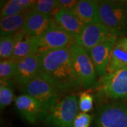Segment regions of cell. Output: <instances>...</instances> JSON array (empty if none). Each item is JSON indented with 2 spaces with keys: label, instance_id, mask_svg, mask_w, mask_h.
I'll return each instance as SVG.
<instances>
[{
  "label": "cell",
  "instance_id": "cell-1",
  "mask_svg": "<svg viewBox=\"0 0 127 127\" xmlns=\"http://www.w3.org/2000/svg\"><path fill=\"white\" fill-rule=\"evenodd\" d=\"M38 55L40 76L57 93H71L83 88L73 66L68 47L41 52Z\"/></svg>",
  "mask_w": 127,
  "mask_h": 127
},
{
  "label": "cell",
  "instance_id": "cell-2",
  "mask_svg": "<svg viewBox=\"0 0 127 127\" xmlns=\"http://www.w3.org/2000/svg\"><path fill=\"white\" fill-rule=\"evenodd\" d=\"M101 23L118 37L127 35V1H97Z\"/></svg>",
  "mask_w": 127,
  "mask_h": 127
},
{
  "label": "cell",
  "instance_id": "cell-3",
  "mask_svg": "<svg viewBox=\"0 0 127 127\" xmlns=\"http://www.w3.org/2000/svg\"><path fill=\"white\" fill-rule=\"evenodd\" d=\"M78 100L76 95H70L58 101L45 117L47 127H73L79 108Z\"/></svg>",
  "mask_w": 127,
  "mask_h": 127
},
{
  "label": "cell",
  "instance_id": "cell-4",
  "mask_svg": "<svg viewBox=\"0 0 127 127\" xmlns=\"http://www.w3.org/2000/svg\"><path fill=\"white\" fill-rule=\"evenodd\" d=\"M73 66L81 82L82 87L89 89L97 84V73L93 63L88 52L75 42L68 47Z\"/></svg>",
  "mask_w": 127,
  "mask_h": 127
},
{
  "label": "cell",
  "instance_id": "cell-5",
  "mask_svg": "<svg viewBox=\"0 0 127 127\" xmlns=\"http://www.w3.org/2000/svg\"><path fill=\"white\" fill-rule=\"evenodd\" d=\"M97 94L107 98H127V67L107 73L100 78L96 86Z\"/></svg>",
  "mask_w": 127,
  "mask_h": 127
},
{
  "label": "cell",
  "instance_id": "cell-6",
  "mask_svg": "<svg viewBox=\"0 0 127 127\" xmlns=\"http://www.w3.org/2000/svg\"><path fill=\"white\" fill-rule=\"evenodd\" d=\"M93 127H127V105L120 102L104 103L95 114Z\"/></svg>",
  "mask_w": 127,
  "mask_h": 127
},
{
  "label": "cell",
  "instance_id": "cell-7",
  "mask_svg": "<svg viewBox=\"0 0 127 127\" xmlns=\"http://www.w3.org/2000/svg\"><path fill=\"white\" fill-rule=\"evenodd\" d=\"M24 94L28 95L39 103L47 114L58 100V93L50 83L38 76L22 88Z\"/></svg>",
  "mask_w": 127,
  "mask_h": 127
},
{
  "label": "cell",
  "instance_id": "cell-8",
  "mask_svg": "<svg viewBox=\"0 0 127 127\" xmlns=\"http://www.w3.org/2000/svg\"><path fill=\"white\" fill-rule=\"evenodd\" d=\"M37 40L39 54L44 52L68 47L75 42L76 37L59 27L53 21L51 27L41 36L37 37Z\"/></svg>",
  "mask_w": 127,
  "mask_h": 127
},
{
  "label": "cell",
  "instance_id": "cell-9",
  "mask_svg": "<svg viewBox=\"0 0 127 127\" xmlns=\"http://www.w3.org/2000/svg\"><path fill=\"white\" fill-rule=\"evenodd\" d=\"M113 35H117L102 23L89 24L86 25L81 32L76 37L75 43L88 52L107 38Z\"/></svg>",
  "mask_w": 127,
  "mask_h": 127
},
{
  "label": "cell",
  "instance_id": "cell-10",
  "mask_svg": "<svg viewBox=\"0 0 127 127\" xmlns=\"http://www.w3.org/2000/svg\"><path fill=\"white\" fill-rule=\"evenodd\" d=\"M117 40V35L109 37L88 52L95 66L97 76L100 78L107 73L111 53Z\"/></svg>",
  "mask_w": 127,
  "mask_h": 127
},
{
  "label": "cell",
  "instance_id": "cell-11",
  "mask_svg": "<svg viewBox=\"0 0 127 127\" xmlns=\"http://www.w3.org/2000/svg\"><path fill=\"white\" fill-rule=\"evenodd\" d=\"M40 66L38 54L32 55L17 62L14 83L23 88L33 78L40 76Z\"/></svg>",
  "mask_w": 127,
  "mask_h": 127
},
{
  "label": "cell",
  "instance_id": "cell-12",
  "mask_svg": "<svg viewBox=\"0 0 127 127\" xmlns=\"http://www.w3.org/2000/svg\"><path fill=\"white\" fill-rule=\"evenodd\" d=\"M15 105L19 114L31 124H35L45 117L46 113L39 103L26 94L18 96L15 100Z\"/></svg>",
  "mask_w": 127,
  "mask_h": 127
},
{
  "label": "cell",
  "instance_id": "cell-13",
  "mask_svg": "<svg viewBox=\"0 0 127 127\" xmlns=\"http://www.w3.org/2000/svg\"><path fill=\"white\" fill-rule=\"evenodd\" d=\"M52 18L45 14L31 10L28 14L23 31L29 36H41L52 25Z\"/></svg>",
  "mask_w": 127,
  "mask_h": 127
},
{
  "label": "cell",
  "instance_id": "cell-14",
  "mask_svg": "<svg viewBox=\"0 0 127 127\" xmlns=\"http://www.w3.org/2000/svg\"><path fill=\"white\" fill-rule=\"evenodd\" d=\"M85 25L102 23L100 17L97 1L81 0L71 11Z\"/></svg>",
  "mask_w": 127,
  "mask_h": 127
},
{
  "label": "cell",
  "instance_id": "cell-15",
  "mask_svg": "<svg viewBox=\"0 0 127 127\" xmlns=\"http://www.w3.org/2000/svg\"><path fill=\"white\" fill-rule=\"evenodd\" d=\"M52 16V19L56 25L75 37L81 32L86 26L84 23L69 11L57 10Z\"/></svg>",
  "mask_w": 127,
  "mask_h": 127
},
{
  "label": "cell",
  "instance_id": "cell-16",
  "mask_svg": "<svg viewBox=\"0 0 127 127\" xmlns=\"http://www.w3.org/2000/svg\"><path fill=\"white\" fill-rule=\"evenodd\" d=\"M39 45L37 37L27 35L23 31L18 32V38L11 59L18 62L32 55L38 54Z\"/></svg>",
  "mask_w": 127,
  "mask_h": 127
},
{
  "label": "cell",
  "instance_id": "cell-17",
  "mask_svg": "<svg viewBox=\"0 0 127 127\" xmlns=\"http://www.w3.org/2000/svg\"><path fill=\"white\" fill-rule=\"evenodd\" d=\"M127 67V37L117 40L109 59L107 73H112Z\"/></svg>",
  "mask_w": 127,
  "mask_h": 127
},
{
  "label": "cell",
  "instance_id": "cell-18",
  "mask_svg": "<svg viewBox=\"0 0 127 127\" xmlns=\"http://www.w3.org/2000/svg\"><path fill=\"white\" fill-rule=\"evenodd\" d=\"M28 13L1 18L0 35L1 37L14 35L23 31L28 16Z\"/></svg>",
  "mask_w": 127,
  "mask_h": 127
},
{
  "label": "cell",
  "instance_id": "cell-19",
  "mask_svg": "<svg viewBox=\"0 0 127 127\" xmlns=\"http://www.w3.org/2000/svg\"><path fill=\"white\" fill-rule=\"evenodd\" d=\"M35 3L34 0H10L1 10V18L31 11Z\"/></svg>",
  "mask_w": 127,
  "mask_h": 127
},
{
  "label": "cell",
  "instance_id": "cell-20",
  "mask_svg": "<svg viewBox=\"0 0 127 127\" xmlns=\"http://www.w3.org/2000/svg\"><path fill=\"white\" fill-rule=\"evenodd\" d=\"M18 38V32L14 35L0 37V58L1 60L11 58Z\"/></svg>",
  "mask_w": 127,
  "mask_h": 127
},
{
  "label": "cell",
  "instance_id": "cell-21",
  "mask_svg": "<svg viewBox=\"0 0 127 127\" xmlns=\"http://www.w3.org/2000/svg\"><path fill=\"white\" fill-rule=\"evenodd\" d=\"M17 62L11 59L1 60L0 62V78L1 80L14 81L16 75Z\"/></svg>",
  "mask_w": 127,
  "mask_h": 127
},
{
  "label": "cell",
  "instance_id": "cell-22",
  "mask_svg": "<svg viewBox=\"0 0 127 127\" xmlns=\"http://www.w3.org/2000/svg\"><path fill=\"white\" fill-rule=\"evenodd\" d=\"M14 81L1 80L0 82V107L4 109L11 104L14 99L13 91Z\"/></svg>",
  "mask_w": 127,
  "mask_h": 127
},
{
  "label": "cell",
  "instance_id": "cell-23",
  "mask_svg": "<svg viewBox=\"0 0 127 127\" xmlns=\"http://www.w3.org/2000/svg\"><path fill=\"white\" fill-rule=\"evenodd\" d=\"M33 11L51 16L57 10V0H37L32 7Z\"/></svg>",
  "mask_w": 127,
  "mask_h": 127
},
{
  "label": "cell",
  "instance_id": "cell-24",
  "mask_svg": "<svg viewBox=\"0 0 127 127\" xmlns=\"http://www.w3.org/2000/svg\"><path fill=\"white\" fill-rule=\"evenodd\" d=\"M79 109L83 113H88L93 109V97L87 93H83L80 95L78 100Z\"/></svg>",
  "mask_w": 127,
  "mask_h": 127
},
{
  "label": "cell",
  "instance_id": "cell-25",
  "mask_svg": "<svg viewBox=\"0 0 127 127\" xmlns=\"http://www.w3.org/2000/svg\"><path fill=\"white\" fill-rule=\"evenodd\" d=\"M91 122H92V117L91 115L88 113L78 114L77 116L74 119L73 127H90Z\"/></svg>",
  "mask_w": 127,
  "mask_h": 127
},
{
  "label": "cell",
  "instance_id": "cell-26",
  "mask_svg": "<svg viewBox=\"0 0 127 127\" xmlns=\"http://www.w3.org/2000/svg\"><path fill=\"white\" fill-rule=\"evenodd\" d=\"M78 1L76 0H57V10L71 11Z\"/></svg>",
  "mask_w": 127,
  "mask_h": 127
}]
</instances>
